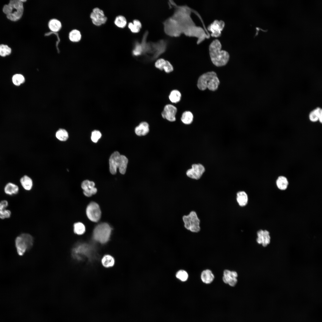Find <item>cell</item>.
<instances>
[{
    "instance_id": "27",
    "label": "cell",
    "mask_w": 322,
    "mask_h": 322,
    "mask_svg": "<svg viewBox=\"0 0 322 322\" xmlns=\"http://www.w3.org/2000/svg\"><path fill=\"white\" fill-rule=\"evenodd\" d=\"M115 262L114 258L111 255H105L101 260V263L103 265L106 267H112Z\"/></svg>"
},
{
    "instance_id": "25",
    "label": "cell",
    "mask_w": 322,
    "mask_h": 322,
    "mask_svg": "<svg viewBox=\"0 0 322 322\" xmlns=\"http://www.w3.org/2000/svg\"><path fill=\"white\" fill-rule=\"evenodd\" d=\"M61 24L60 21L57 19H53L51 20L48 23V27L50 30L53 32H57L61 29Z\"/></svg>"
},
{
    "instance_id": "5",
    "label": "cell",
    "mask_w": 322,
    "mask_h": 322,
    "mask_svg": "<svg viewBox=\"0 0 322 322\" xmlns=\"http://www.w3.org/2000/svg\"><path fill=\"white\" fill-rule=\"evenodd\" d=\"M111 231L112 228L107 223L100 224L94 230L93 238L96 241L101 244H105L109 241Z\"/></svg>"
},
{
    "instance_id": "24",
    "label": "cell",
    "mask_w": 322,
    "mask_h": 322,
    "mask_svg": "<svg viewBox=\"0 0 322 322\" xmlns=\"http://www.w3.org/2000/svg\"><path fill=\"white\" fill-rule=\"evenodd\" d=\"M193 116L192 113L188 111H185L182 114L181 118L182 122L184 124H190L193 120Z\"/></svg>"
},
{
    "instance_id": "21",
    "label": "cell",
    "mask_w": 322,
    "mask_h": 322,
    "mask_svg": "<svg viewBox=\"0 0 322 322\" xmlns=\"http://www.w3.org/2000/svg\"><path fill=\"white\" fill-rule=\"evenodd\" d=\"M276 184L277 188L281 190H285L289 185V182L287 178L284 176H280L277 178Z\"/></svg>"
},
{
    "instance_id": "7",
    "label": "cell",
    "mask_w": 322,
    "mask_h": 322,
    "mask_svg": "<svg viewBox=\"0 0 322 322\" xmlns=\"http://www.w3.org/2000/svg\"><path fill=\"white\" fill-rule=\"evenodd\" d=\"M86 212L88 218L92 222H97L100 218L101 212L100 207L95 202H91L88 205Z\"/></svg>"
},
{
    "instance_id": "38",
    "label": "cell",
    "mask_w": 322,
    "mask_h": 322,
    "mask_svg": "<svg viewBox=\"0 0 322 322\" xmlns=\"http://www.w3.org/2000/svg\"><path fill=\"white\" fill-rule=\"evenodd\" d=\"M11 211L8 209H5L0 210V219H3L9 218L11 215Z\"/></svg>"
},
{
    "instance_id": "39",
    "label": "cell",
    "mask_w": 322,
    "mask_h": 322,
    "mask_svg": "<svg viewBox=\"0 0 322 322\" xmlns=\"http://www.w3.org/2000/svg\"><path fill=\"white\" fill-rule=\"evenodd\" d=\"M167 73H169L174 70L172 64L168 61H166L165 64L163 67V69Z\"/></svg>"
},
{
    "instance_id": "16",
    "label": "cell",
    "mask_w": 322,
    "mask_h": 322,
    "mask_svg": "<svg viewBox=\"0 0 322 322\" xmlns=\"http://www.w3.org/2000/svg\"><path fill=\"white\" fill-rule=\"evenodd\" d=\"M309 120L315 123L319 121L321 123L322 122V110L321 108L317 107L311 111L309 115Z\"/></svg>"
},
{
    "instance_id": "6",
    "label": "cell",
    "mask_w": 322,
    "mask_h": 322,
    "mask_svg": "<svg viewBox=\"0 0 322 322\" xmlns=\"http://www.w3.org/2000/svg\"><path fill=\"white\" fill-rule=\"evenodd\" d=\"M182 219L186 229L193 233L199 231L200 220L195 211H191L188 215L183 216Z\"/></svg>"
},
{
    "instance_id": "34",
    "label": "cell",
    "mask_w": 322,
    "mask_h": 322,
    "mask_svg": "<svg viewBox=\"0 0 322 322\" xmlns=\"http://www.w3.org/2000/svg\"><path fill=\"white\" fill-rule=\"evenodd\" d=\"M11 52V48L7 45L4 44L0 45V56L5 57L10 55Z\"/></svg>"
},
{
    "instance_id": "23",
    "label": "cell",
    "mask_w": 322,
    "mask_h": 322,
    "mask_svg": "<svg viewBox=\"0 0 322 322\" xmlns=\"http://www.w3.org/2000/svg\"><path fill=\"white\" fill-rule=\"evenodd\" d=\"M128 163V159L124 155H120L118 168L120 173L124 174L126 173Z\"/></svg>"
},
{
    "instance_id": "1",
    "label": "cell",
    "mask_w": 322,
    "mask_h": 322,
    "mask_svg": "<svg viewBox=\"0 0 322 322\" xmlns=\"http://www.w3.org/2000/svg\"><path fill=\"white\" fill-rule=\"evenodd\" d=\"M221 44L219 40L215 39L210 44L209 47L210 56L213 63L216 66H220L226 65L229 58V55L226 51L221 50Z\"/></svg>"
},
{
    "instance_id": "42",
    "label": "cell",
    "mask_w": 322,
    "mask_h": 322,
    "mask_svg": "<svg viewBox=\"0 0 322 322\" xmlns=\"http://www.w3.org/2000/svg\"><path fill=\"white\" fill-rule=\"evenodd\" d=\"M232 278L230 276H224L222 278L223 281L225 284H228L230 280Z\"/></svg>"
},
{
    "instance_id": "35",
    "label": "cell",
    "mask_w": 322,
    "mask_h": 322,
    "mask_svg": "<svg viewBox=\"0 0 322 322\" xmlns=\"http://www.w3.org/2000/svg\"><path fill=\"white\" fill-rule=\"evenodd\" d=\"M176 277L182 281H186L188 278V275L186 271L180 270L178 271L176 274Z\"/></svg>"
},
{
    "instance_id": "30",
    "label": "cell",
    "mask_w": 322,
    "mask_h": 322,
    "mask_svg": "<svg viewBox=\"0 0 322 322\" xmlns=\"http://www.w3.org/2000/svg\"><path fill=\"white\" fill-rule=\"evenodd\" d=\"M81 34L80 32L77 30H72L69 34L70 40L73 42H78L81 38Z\"/></svg>"
},
{
    "instance_id": "29",
    "label": "cell",
    "mask_w": 322,
    "mask_h": 322,
    "mask_svg": "<svg viewBox=\"0 0 322 322\" xmlns=\"http://www.w3.org/2000/svg\"><path fill=\"white\" fill-rule=\"evenodd\" d=\"M55 136L58 139L62 141H66L69 137L67 131L63 129H59L56 131Z\"/></svg>"
},
{
    "instance_id": "17",
    "label": "cell",
    "mask_w": 322,
    "mask_h": 322,
    "mask_svg": "<svg viewBox=\"0 0 322 322\" xmlns=\"http://www.w3.org/2000/svg\"><path fill=\"white\" fill-rule=\"evenodd\" d=\"M149 131V125L146 122H142L135 129V134L138 136H145Z\"/></svg>"
},
{
    "instance_id": "28",
    "label": "cell",
    "mask_w": 322,
    "mask_h": 322,
    "mask_svg": "<svg viewBox=\"0 0 322 322\" xmlns=\"http://www.w3.org/2000/svg\"><path fill=\"white\" fill-rule=\"evenodd\" d=\"M128 27L132 32L137 33L140 31L142 27V24L139 20L135 19L133 21V23L130 22L129 23Z\"/></svg>"
},
{
    "instance_id": "33",
    "label": "cell",
    "mask_w": 322,
    "mask_h": 322,
    "mask_svg": "<svg viewBox=\"0 0 322 322\" xmlns=\"http://www.w3.org/2000/svg\"><path fill=\"white\" fill-rule=\"evenodd\" d=\"M12 81L15 85L16 86H19L24 82L25 78L22 75L16 74L13 76Z\"/></svg>"
},
{
    "instance_id": "19",
    "label": "cell",
    "mask_w": 322,
    "mask_h": 322,
    "mask_svg": "<svg viewBox=\"0 0 322 322\" xmlns=\"http://www.w3.org/2000/svg\"><path fill=\"white\" fill-rule=\"evenodd\" d=\"M236 201L239 205L241 207L246 206L248 202V196L247 194L244 191H241L237 193Z\"/></svg>"
},
{
    "instance_id": "36",
    "label": "cell",
    "mask_w": 322,
    "mask_h": 322,
    "mask_svg": "<svg viewBox=\"0 0 322 322\" xmlns=\"http://www.w3.org/2000/svg\"><path fill=\"white\" fill-rule=\"evenodd\" d=\"M101 134L100 132L96 130L92 131V133L91 139L92 142L94 143H97L99 139L101 137Z\"/></svg>"
},
{
    "instance_id": "9",
    "label": "cell",
    "mask_w": 322,
    "mask_h": 322,
    "mask_svg": "<svg viewBox=\"0 0 322 322\" xmlns=\"http://www.w3.org/2000/svg\"><path fill=\"white\" fill-rule=\"evenodd\" d=\"M90 17L93 24L96 26H100L105 23L107 20L103 11L98 7L93 10Z\"/></svg>"
},
{
    "instance_id": "14",
    "label": "cell",
    "mask_w": 322,
    "mask_h": 322,
    "mask_svg": "<svg viewBox=\"0 0 322 322\" xmlns=\"http://www.w3.org/2000/svg\"><path fill=\"white\" fill-rule=\"evenodd\" d=\"M224 26L223 21L215 20L209 26L208 29L212 32V35L218 36L221 34V31Z\"/></svg>"
},
{
    "instance_id": "31",
    "label": "cell",
    "mask_w": 322,
    "mask_h": 322,
    "mask_svg": "<svg viewBox=\"0 0 322 322\" xmlns=\"http://www.w3.org/2000/svg\"><path fill=\"white\" fill-rule=\"evenodd\" d=\"M85 227L83 224L80 222L75 223L74 225V233L79 235L83 234L85 232Z\"/></svg>"
},
{
    "instance_id": "2",
    "label": "cell",
    "mask_w": 322,
    "mask_h": 322,
    "mask_svg": "<svg viewBox=\"0 0 322 322\" xmlns=\"http://www.w3.org/2000/svg\"><path fill=\"white\" fill-rule=\"evenodd\" d=\"M24 11L23 3L20 0H10L3 8V11L7 18L13 21H17L21 18Z\"/></svg>"
},
{
    "instance_id": "26",
    "label": "cell",
    "mask_w": 322,
    "mask_h": 322,
    "mask_svg": "<svg viewBox=\"0 0 322 322\" xmlns=\"http://www.w3.org/2000/svg\"><path fill=\"white\" fill-rule=\"evenodd\" d=\"M169 99L171 102L173 103H177L181 100V94L178 90L174 89L172 90L169 95Z\"/></svg>"
},
{
    "instance_id": "12",
    "label": "cell",
    "mask_w": 322,
    "mask_h": 322,
    "mask_svg": "<svg viewBox=\"0 0 322 322\" xmlns=\"http://www.w3.org/2000/svg\"><path fill=\"white\" fill-rule=\"evenodd\" d=\"M120 156V153L116 151L111 154L109 158V171L111 174H115L117 172Z\"/></svg>"
},
{
    "instance_id": "44",
    "label": "cell",
    "mask_w": 322,
    "mask_h": 322,
    "mask_svg": "<svg viewBox=\"0 0 322 322\" xmlns=\"http://www.w3.org/2000/svg\"><path fill=\"white\" fill-rule=\"evenodd\" d=\"M230 277L232 278H237L238 277V274L235 271H231Z\"/></svg>"
},
{
    "instance_id": "41",
    "label": "cell",
    "mask_w": 322,
    "mask_h": 322,
    "mask_svg": "<svg viewBox=\"0 0 322 322\" xmlns=\"http://www.w3.org/2000/svg\"><path fill=\"white\" fill-rule=\"evenodd\" d=\"M237 282V280L236 278H231L228 284L230 286H235Z\"/></svg>"
},
{
    "instance_id": "15",
    "label": "cell",
    "mask_w": 322,
    "mask_h": 322,
    "mask_svg": "<svg viewBox=\"0 0 322 322\" xmlns=\"http://www.w3.org/2000/svg\"><path fill=\"white\" fill-rule=\"evenodd\" d=\"M91 249L89 245L86 244H81L78 245L73 250V254L75 257L78 258L81 254L85 256H88L90 253Z\"/></svg>"
},
{
    "instance_id": "8",
    "label": "cell",
    "mask_w": 322,
    "mask_h": 322,
    "mask_svg": "<svg viewBox=\"0 0 322 322\" xmlns=\"http://www.w3.org/2000/svg\"><path fill=\"white\" fill-rule=\"evenodd\" d=\"M205 171V168L202 164H194L192 165L191 168L186 171V174L190 178L198 180L201 178Z\"/></svg>"
},
{
    "instance_id": "4",
    "label": "cell",
    "mask_w": 322,
    "mask_h": 322,
    "mask_svg": "<svg viewBox=\"0 0 322 322\" xmlns=\"http://www.w3.org/2000/svg\"><path fill=\"white\" fill-rule=\"evenodd\" d=\"M33 243V238L28 233H23L17 236L15 240V245L18 254L23 255L31 249Z\"/></svg>"
},
{
    "instance_id": "10",
    "label": "cell",
    "mask_w": 322,
    "mask_h": 322,
    "mask_svg": "<svg viewBox=\"0 0 322 322\" xmlns=\"http://www.w3.org/2000/svg\"><path fill=\"white\" fill-rule=\"evenodd\" d=\"M177 111L176 107L171 104L165 105L161 113L162 117L170 122H174L176 120V115Z\"/></svg>"
},
{
    "instance_id": "37",
    "label": "cell",
    "mask_w": 322,
    "mask_h": 322,
    "mask_svg": "<svg viewBox=\"0 0 322 322\" xmlns=\"http://www.w3.org/2000/svg\"><path fill=\"white\" fill-rule=\"evenodd\" d=\"M166 61L162 58L158 59L155 62V67L160 70H163V67L165 64Z\"/></svg>"
},
{
    "instance_id": "13",
    "label": "cell",
    "mask_w": 322,
    "mask_h": 322,
    "mask_svg": "<svg viewBox=\"0 0 322 322\" xmlns=\"http://www.w3.org/2000/svg\"><path fill=\"white\" fill-rule=\"evenodd\" d=\"M257 235L256 241L258 244H262L263 247H265L270 243V237L268 231L260 230L257 232Z\"/></svg>"
},
{
    "instance_id": "11",
    "label": "cell",
    "mask_w": 322,
    "mask_h": 322,
    "mask_svg": "<svg viewBox=\"0 0 322 322\" xmlns=\"http://www.w3.org/2000/svg\"><path fill=\"white\" fill-rule=\"evenodd\" d=\"M95 184L93 181L88 180L83 181L81 184V187L83 190L84 195L87 197H90L95 194L97 192V189L95 187Z\"/></svg>"
},
{
    "instance_id": "3",
    "label": "cell",
    "mask_w": 322,
    "mask_h": 322,
    "mask_svg": "<svg viewBox=\"0 0 322 322\" xmlns=\"http://www.w3.org/2000/svg\"><path fill=\"white\" fill-rule=\"evenodd\" d=\"M219 83L216 73L211 71L201 75L198 79L197 86L201 90L208 88L210 91H215L218 89Z\"/></svg>"
},
{
    "instance_id": "43",
    "label": "cell",
    "mask_w": 322,
    "mask_h": 322,
    "mask_svg": "<svg viewBox=\"0 0 322 322\" xmlns=\"http://www.w3.org/2000/svg\"><path fill=\"white\" fill-rule=\"evenodd\" d=\"M231 271L228 270H225L223 272V276L230 277Z\"/></svg>"
},
{
    "instance_id": "18",
    "label": "cell",
    "mask_w": 322,
    "mask_h": 322,
    "mask_svg": "<svg viewBox=\"0 0 322 322\" xmlns=\"http://www.w3.org/2000/svg\"><path fill=\"white\" fill-rule=\"evenodd\" d=\"M201 278L203 283L206 284H210L213 281L214 276L211 270L207 269L202 272Z\"/></svg>"
},
{
    "instance_id": "22",
    "label": "cell",
    "mask_w": 322,
    "mask_h": 322,
    "mask_svg": "<svg viewBox=\"0 0 322 322\" xmlns=\"http://www.w3.org/2000/svg\"><path fill=\"white\" fill-rule=\"evenodd\" d=\"M20 183L25 190H30L33 186V182L32 179L28 176L25 175L21 177L20 179Z\"/></svg>"
},
{
    "instance_id": "40",
    "label": "cell",
    "mask_w": 322,
    "mask_h": 322,
    "mask_svg": "<svg viewBox=\"0 0 322 322\" xmlns=\"http://www.w3.org/2000/svg\"><path fill=\"white\" fill-rule=\"evenodd\" d=\"M8 205V201L6 200H3L0 202V210L6 209Z\"/></svg>"
},
{
    "instance_id": "32",
    "label": "cell",
    "mask_w": 322,
    "mask_h": 322,
    "mask_svg": "<svg viewBox=\"0 0 322 322\" xmlns=\"http://www.w3.org/2000/svg\"><path fill=\"white\" fill-rule=\"evenodd\" d=\"M114 23L118 27L123 28L126 24V20L124 16L121 15L119 16L116 18L114 21Z\"/></svg>"
},
{
    "instance_id": "20",
    "label": "cell",
    "mask_w": 322,
    "mask_h": 322,
    "mask_svg": "<svg viewBox=\"0 0 322 322\" xmlns=\"http://www.w3.org/2000/svg\"><path fill=\"white\" fill-rule=\"evenodd\" d=\"M19 190V188L17 185L10 182L7 183L4 188L5 193L10 195L17 194Z\"/></svg>"
}]
</instances>
